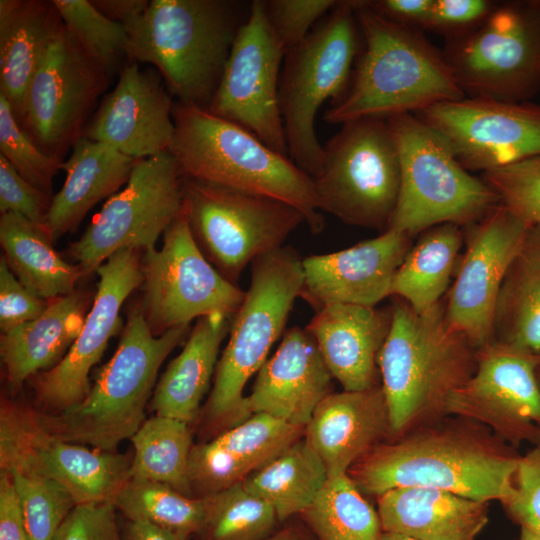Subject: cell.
Segmentation results:
<instances>
[{
	"instance_id": "cell-1",
	"label": "cell",
	"mask_w": 540,
	"mask_h": 540,
	"mask_svg": "<svg viewBox=\"0 0 540 540\" xmlns=\"http://www.w3.org/2000/svg\"><path fill=\"white\" fill-rule=\"evenodd\" d=\"M520 456L483 424L448 415L378 444L348 475L363 494L375 497L395 488L429 487L502 504L512 493Z\"/></svg>"
},
{
	"instance_id": "cell-2",
	"label": "cell",
	"mask_w": 540,
	"mask_h": 540,
	"mask_svg": "<svg viewBox=\"0 0 540 540\" xmlns=\"http://www.w3.org/2000/svg\"><path fill=\"white\" fill-rule=\"evenodd\" d=\"M362 46L347 90L326 110L329 124L416 114L466 95L439 51L419 29L398 24L356 0Z\"/></svg>"
},
{
	"instance_id": "cell-3",
	"label": "cell",
	"mask_w": 540,
	"mask_h": 540,
	"mask_svg": "<svg viewBox=\"0 0 540 540\" xmlns=\"http://www.w3.org/2000/svg\"><path fill=\"white\" fill-rule=\"evenodd\" d=\"M250 3L152 0L123 23L126 57L157 68L172 97L208 109Z\"/></svg>"
},
{
	"instance_id": "cell-4",
	"label": "cell",
	"mask_w": 540,
	"mask_h": 540,
	"mask_svg": "<svg viewBox=\"0 0 540 540\" xmlns=\"http://www.w3.org/2000/svg\"><path fill=\"white\" fill-rule=\"evenodd\" d=\"M391 308L378 366L393 439L448 416L450 398L475 371L478 349L449 325L441 303L417 313L395 297Z\"/></svg>"
},
{
	"instance_id": "cell-5",
	"label": "cell",
	"mask_w": 540,
	"mask_h": 540,
	"mask_svg": "<svg viewBox=\"0 0 540 540\" xmlns=\"http://www.w3.org/2000/svg\"><path fill=\"white\" fill-rule=\"evenodd\" d=\"M169 152L183 177L263 195L298 209L314 234L325 226L313 179L289 156L207 109L174 101Z\"/></svg>"
},
{
	"instance_id": "cell-6",
	"label": "cell",
	"mask_w": 540,
	"mask_h": 540,
	"mask_svg": "<svg viewBox=\"0 0 540 540\" xmlns=\"http://www.w3.org/2000/svg\"><path fill=\"white\" fill-rule=\"evenodd\" d=\"M190 331V325H184L155 336L141 309L134 308L116 351L97 373L84 400L59 413L38 412L40 423L62 440L115 451L145 421L158 371Z\"/></svg>"
},
{
	"instance_id": "cell-7",
	"label": "cell",
	"mask_w": 540,
	"mask_h": 540,
	"mask_svg": "<svg viewBox=\"0 0 540 540\" xmlns=\"http://www.w3.org/2000/svg\"><path fill=\"white\" fill-rule=\"evenodd\" d=\"M302 260L295 249L283 246L251 263L250 284L232 318L205 406L211 423L228 429L241 422L244 386L268 359L300 297Z\"/></svg>"
},
{
	"instance_id": "cell-8",
	"label": "cell",
	"mask_w": 540,
	"mask_h": 540,
	"mask_svg": "<svg viewBox=\"0 0 540 540\" xmlns=\"http://www.w3.org/2000/svg\"><path fill=\"white\" fill-rule=\"evenodd\" d=\"M356 0L338 1L297 46L289 50L279 79V105L288 155L313 177L323 160L315 119L323 103L348 88L362 37Z\"/></svg>"
},
{
	"instance_id": "cell-9",
	"label": "cell",
	"mask_w": 540,
	"mask_h": 540,
	"mask_svg": "<svg viewBox=\"0 0 540 540\" xmlns=\"http://www.w3.org/2000/svg\"><path fill=\"white\" fill-rule=\"evenodd\" d=\"M386 120L401 168L400 193L389 228L413 237L443 223L466 227L500 203L493 189L470 174L444 138L416 114Z\"/></svg>"
},
{
	"instance_id": "cell-10",
	"label": "cell",
	"mask_w": 540,
	"mask_h": 540,
	"mask_svg": "<svg viewBox=\"0 0 540 540\" xmlns=\"http://www.w3.org/2000/svg\"><path fill=\"white\" fill-rule=\"evenodd\" d=\"M320 210L349 225L386 231L398 203L401 168L397 146L384 118L341 124L323 146L312 177Z\"/></svg>"
},
{
	"instance_id": "cell-11",
	"label": "cell",
	"mask_w": 540,
	"mask_h": 540,
	"mask_svg": "<svg viewBox=\"0 0 540 540\" xmlns=\"http://www.w3.org/2000/svg\"><path fill=\"white\" fill-rule=\"evenodd\" d=\"M182 212L209 263L237 285L256 258L283 247L305 218L271 197L183 177Z\"/></svg>"
},
{
	"instance_id": "cell-12",
	"label": "cell",
	"mask_w": 540,
	"mask_h": 540,
	"mask_svg": "<svg viewBox=\"0 0 540 540\" xmlns=\"http://www.w3.org/2000/svg\"><path fill=\"white\" fill-rule=\"evenodd\" d=\"M443 54L468 97L525 102L540 90V0L497 2Z\"/></svg>"
},
{
	"instance_id": "cell-13",
	"label": "cell",
	"mask_w": 540,
	"mask_h": 540,
	"mask_svg": "<svg viewBox=\"0 0 540 540\" xmlns=\"http://www.w3.org/2000/svg\"><path fill=\"white\" fill-rule=\"evenodd\" d=\"M132 456L62 440L40 423L38 411L2 399L0 471L38 473L61 484L76 505L114 502L131 478Z\"/></svg>"
},
{
	"instance_id": "cell-14",
	"label": "cell",
	"mask_w": 540,
	"mask_h": 540,
	"mask_svg": "<svg viewBox=\"0 0 540 540\" xmlns=\"http://www.w3.org/2000/svg\"><path fill=\"white\" fill-rule=\"evenodd\" d=\"M183 176L164 151L136 162L124 189L103 205L67 253L88 276L121 249L155 248L182 210Z\"/></svg>"
},
{
	"instance_id": "cell-15",
	"label": "cell",
	"mask_w": 540,
	"mask_h": 540,
	"mask_svg": "<svg viewBox=\"0 0 540 540\" xmlns=\"http://www.w3.org/2000/svg\"><path fill=\"white\" fill-rule=\"evenodd\" d=\"M140 309L155 336L197 318L233 317L245 292L226 280L196 245L181 210L163 234L160 249L143 252Z\"/></svg>"
},
{
	"instance_id": "cell-16",
	"label": "cell",
	"mask_w": 540,
	"mask_h": 540,
	"mask_svg": "<svg viewBox=\"0 0 540 540\" xmlns=\"http://www.w3.org/2000/svg\"><path fill=\"white\" fill-rule=\"evenodd\" d=\"M108 77L61 20L26 91L20 125L42 151L62 159L83 136Z\"/></svg>"
},
{
	"instance_id": "cell-17",
	"label": "cell",
	"mask_w": 540,
	"mask_h": 540,
	"mask_svg": "<svg viewBox=\"0 0 540 540\" xmlns=\"http://www.w3.org/2000/svg\"><path fill=\"white\" fill-rule=\"evenodd\" d=\"M285 55L268 21L264 0L252 1L207 110L289 156L279 105L280 68Z\"/></svg>"
},
{
	"instance_id": "cell-18",
	"label": "cell",
	"mask_w": 540,
	"mask_h": 540,
	"mask_svg": "<svg viewBox=\"0 0 540 540\" xmlns=\"http://www.w3.org/2000/svg\"><path fill=\"white\" fill-rule=\"evenodd\" d=\"M416 115L468 171H492L540 155V104L481 97L437 103Z\"/></svg>"
},
{
	"instance_id": "cell-19",
	"label": "cell",
	"mask_w": 540,
	"mask_h": 540,
	"mask_svg": "<svg viewBox=\"0 0 540 540\" xmlns=\"http://www.w3.org/2000/svg\"><path fill=\"white\" fill-rule=\"evenodd\" d=\"M539 363L538 356L491 341L477 350L475 371L450 398L447 415L483 424L514 448L540 444Z\"/></svg>"
},
{
	"instance_id": "cell-20",
	"label": "cell",
	"mask_w": 540,
	"mask_h": 540,
	"mask_svg": "<svg viewBox=\"0 0 540 540\" xmlns=\"http://www.w3.org/2000/svg\"><path fill=\"white\" fill-rule=\"evenodd\" d=\"M93 304L76 340L52 368L31 378L43 413H59L84 400L90 391L89 373L101 359L109 340L121 328L120 309L143 282L138 250L121 249L97 269Z\"/></svg>"
},
{
	"instance_id": "cell-21",
	"label": "cell",
	"mask_w": 540,
	"mask_h": 540,
	"mask_svg": "<svg viewBox=\"0 0 540 540\" xmlns=\"http://www.w3.org/2000/svg\"><path fill=\"white\" fill-rule=\"evenodd\" d=\"M530 223L503 204L464 228L466 250L444 306L449 325L480 349L491 342L498 290Z\"/></svg>"
},
{
	"instance_id": "cell-22",
	"label": "cell",
	"mask_w": 540,
	"mask_h": 540,
	"mask_svg": "<svg viewBox=\"0 0 540 540\" xmlns=\"http://www.w3.org/2000/svg\"><path fill=\"white\" fill-rule=\"evenodd\" d=\"M411 238L389 228L347 249L303 258L300 297L316 312L334 303L376 306L390 296L393 277L411 248Z\"/></svg>"
},
{
	"instance_id": "cell-23",
	"label": "cell",
	"mask_w": 540,
	"mask_h": 540,
	"mask_svg": "<svg viewBox=\"0 0 540 540\" xmlns=\"http://www.w3.org/2000/svg\"><path fill=\"white\" fill-rule=\"evenodd\" d=\"M173 104L162 77L130 63L122 68L115 88L104 97L83 135L136 160L154 156L171 145Z\"/></svg>"
},
{
	"instance_id": "cell-24",
	"label": "cell",
	"mask_w": 540,
	"mask_h": 540,
	"mask_svg": "<svg viewBox=\"0 0 540 540\" xmlns=\"http://www.w3.org/2000/svg\"><path fill=\"white\" fill-rule=\"evenodd\" d=\"M332 379L312 335L306 328L292 327L257 372L243 403L241 422L263 413L305 427L317 405L332 392Z\"/></svg>"
},
{
	"instance_id": "cell-25",
	"label": "cell",
	"mask_w": 540,
	"mask_h": 540,
	"mask_svg": "<svg viewBox=\"0 0 540 540\" xmlns=\"http://www.w3.org/2000/svg\"><path fill=\"white\" fill-rule=\"evenodd\" d=\"M305 427L253 414L211 441L193 445L189 458L192 495L206 497L242 482L304 436Z\"/></svg>"
},
{
	"instance_id": "cell-26",
	"label": "cell",
	"mask_w": 540,
	"mask_h": 540,
	"mask_svg": "<svg viewBox=\"0 0 540 540\" xmlns=\"http://www.w3.org/2000/svg\"><path fill=\"white\" fill-rule=\"evenodd\" d=\"M392 323V308L334 303L306 326L332 377L345 391L381 383L378 359Z\"/></svg>"
},
{
	"instance_id": "cell-27",
	"label": "cell",
	"mask_w": 540,
	"mask_h": 540,
	"mask_svg": "<svg viewBox=\"0 0 540 540\" xmlns=\"http://www.w3.org/2000/svg\"><path fill=\"white\" fill-rule=\"evenodd\" d=\"M303 437L329 477L347 474L360 458L390 438L381 384L361 391L328 394L315 408Z\"/></svg>"
},
{
	"instance_id": "cell-28",
	"label": "cell",
	"mask_w": 540,
	"mask_h": 540,
	"mask_svg": "<svg viewBox=\"0 0 540 540\" xmlns=\"http://www.w3.org/2000/svg\"><path fill=\"white\" fill-rule=\"evenodd\" d=\"M384 532L416 540H476L489 521V502L429 487H401L376 497Z\"/></svg>"
},
{
	"instance_id": "cell-29",
	"label": "cell",
	"mask_w": 540,
	"mask_h": 540,
	"mask_svg": "<svg viewBox=\"0 0 540 540\" xmlns=\"http://www.w3.org/2000/svg\"><path fill=\"white\" fill-rule=\"evenodd\" d=\"M137 161L106 143L81 136L60 165L65 182L53 195L45 223L52 240L76 229L99 201L127 184Z\"/></svg>"
},
{
	"instance_id": "cell-30",
	"label": "cell",
	"mask_w": 540,
	"mask_h": 540,
	"mask_svg": "<svg viewBox=\"0 0 540 540\" xmlns=\"http://www.w3.org/2000/svg\"><path fill=\"white\" fill-rule=\"evenodd\" d=\"M91 294L76 289L49 301L38 318L1 333L0 356L11 388L54 367L78 337L90 310Z\"/></svg>"
},
{
	"instance_id": "cell-31",
	"label": "cell",
	"mask_w": 540,
	"mask_h": 540,
	"mask_svg": "<svg viewBox=\"0 0 540 540\" xmlns=\"http://www.w3.org/2000/svg\"><path fill=\"white\" fill-rule=\"evenodd\" d=\"M232 318L215 313L197 319L182 351L169 363L155 386L150 405L156 415L189 424L197 418Z\"/></svg>"
},
{
	"instance_id": "cell-32",
	"label": "cell",
	"mask_w": 540,
	"mask_h": 540,
	"mask_svg": "<svg viewBox=\"0 0 540 540\" xmlns=\"http://www.w3.org/2000/svg\"><path fill=\"white\" fill-rule=\"evenodd\" d=\"M60 22L52 1H0V91L17 119L29 84Z\"/></svg>"
},
{
	"instance_id": "cell-33",
	"label": "cell",
	"mask_w": 540,
	"mask_h": 540,
	"mask_svg": "<svg viewBox=\"0 0 540 540\" xmlns=\"http://www.w3.org/2000/svg\"><path fill=\"white\" fill-rule=\"evenodd\" d=\"M491 341L540 357V224L530 223L496 297Z\"/></svg>"
},
{
	"instance_id": "cell-34",
	"label": "cell",
	"mask_w": 540,
	"mask_h": 540,
	"mask_svg": "<svg viewBox=\"0 0 540 540\" xmlns=\"http://www.w3.org/2000/svg\"><path fill=\"white\" fill-rule=\"evenodd\" d=\"M45 225L14 213H1L2 255L16 278L45 300L71 294L85 277L79 264L67 262L53 246Z\"/></svg>"
},
{
	"instance_id": "cell-35",
	"label": "cell",
	"mask_w": 540,
	"mask_h": 540,
	"mask_svg": "<svg viewBox=\"0 0 540 540\" xmlns=\"http://www.w3.org/2000/svg\"><path fill=\"white\" fill-rule=\"evenodd\" d=\"M463 240V227L453 223L420 233L393 277L390 296L405 301L417 313L439 305L454 274Z\"/></svg>"
},
{
	"instance_id": "cell-36",
	"label": "cell",
	"mask_w": 540,
	"mask_h": 540,
	"mask_svg": "<svg viewBox=\"0 0 540 540\" xmlns=\"http://www.w3.org/2000/svg\"><path fill=\"white\" fill-rule=\"evenodd\" d=\"M328 477L324 464L303 437L242 483L273 507L281 523L307 509Z\"/></svg>"
},
{
	"instance_id": "cell-37",
	"label": "cell",
	"mask_w": 540,
	"mask_h": 540,
	"mask_svg": "<svg viewBox=\"0 0 540 540\" xmlns=\"http://www.w3.org/2000/svg\"><path fill=\"white\" fill-rule=\"evenodd\" d=\"M130 440L134 449L131 477L159 482L194 497L188 474L193 447L189 423L155 415Z\"/></svg>"
},
{
	"instance_id": "cell-38",
	"label": "cell",
	"mask_w": 540,
	"mask_h": 540,
	"mask_svg": "<svg viewBox=\"0 0 540 540\" xmlns=\"http://www.w3.org/2000/svg\"><path fill=\"white\" fill-rule=\"evenodd\" d=\"M363 495L348 473L328 477L299 515L317 540H380L378 511Z\"/></svg>"
},
{
	"instance_id": "cell-39",
	"label": "cell",
	"mask_w": 540,
	"mask_h": 540,
	"mask_svg": "<svg viewBox=\"0 0 540 540\" xmlns=\"http://www.w3.org/2000/svg\"><path fill=\"white\" fill-rule=\"evenodd\" d=\"M113 504L130 521H144L188 540L202 527L206 515L205 497L187 496L151 480L131 477Z\"/></svg>"
},
{
	"instance_id": "cell-40",
	"label": "cell",
	"mask_w": 540,
	"mask_h": 540,
	"mask_svg": "<svg viewBox=\"0 0 540 540\" xmlns=\"http://www.w3.org/2000/svg\"><path fill=\"white\" fill-rule=\"evenodd\" d=\"M198 540H266L280 523L273 507L251 494L242 482L206 496Z\"/></svg>"
},
{
	"instance_id": "cell-41",
	"label": "cell",
	"mask_w": 540,
	"mask_h": 540,
	"mask_svg": "<svg viewBox=\"0 0 540 540\" xmlns=\"http://www.w3.org/2000/svg\"><path fill=\"white\" fill-rule=\"evenodd\" d=\"M64 26L108 73L126 56L123 24L104 16L87 0L52 1Z\"/></svg>"
},
{
	"instance_id": "cell-42",
	"label": "cell",
	"mask_w": 540,
	"mask_h": 540,
	"mask_svg": "<svg viewBox=\"0 0 540 540\" xmlns=\"http://www.w3.org/2000/svg\"><path fill=\"white\" fill-rule=\"evenodd\" d=\"M29 540H52L56 530L76 505L57 481L38 473H13Z\"/></svg>"
},
{
	"instance_id": "cell-43",
	"label": "cell",
	"mask_w": 540,
	"mask_h": 540,
	"mask_svg": "<svg viewBox=\"0 0 540 540\" xmlns=\"http://www.w3.org/2000/svg\"><path fill=\"white\" fill-rule=\"evenodd\" d=\"M0 154L29 183L49 195L63 160L42 151L20 125L13 109L0 91Z\"/></svg>"
},
{
	"instance_id": "cell-44",
	"label": "cell",
	"mask_w": 540,
	"mask_h": 540,
	"mask_svg": "<svg viewBox=\"0 0 540 540\" xmlns=\"http://www.w3.org/2000/svg\"><path fill=\"white\" fill-rule=\"evenodd\" d=\"M501 204L529 223L540 224V155L483 174Z\"/></svg>"
},
{
	"instance_id": "cell-45",
	"label": "cell",
	"mask_w": 540,
	"mask_h": 540,
	"mask_svg": "<svg viewBox=\"0 0 540 540\" xmlns=\"http://www.w3.org/2000/svg\"><path fill=\"white\" fill-rule=\"evenodd\" d=\"M336 0H264L273 33L285 53L301 43Z\"/></svg>"
},
{
	"instance_id": "cell-46",
	"label": "cell",
	"mask_w": 540,
	"mask_h": 540,
	"mask_svg": "<svg viewBox=\"0 0 540 540\" xmlns=\"http://www.w3.org/2000/svg\"><path fill=\"white\" fill-rule=\"evenodd\" d=\"M512 488L502 503L506 514L520 529L540 533V444L520 456Z\"/></svg>"
},
{
	"instance_id": "cell-47",
	"label": "cell",
	"mask_w": 540,
	"mask_h": 540,
	"mask_svg": "<svg viewBox=\"0 0 540 540\" xmlns=\"http://www.w3.org/2000/svg\"><path fill=\"white\" fill-rule=\"evenodd\" d=\"M53 195L25 180L0 154V212L14 213L45 225Z\"/></svg>"
},
{
	"instance_id": "cell-48",
	"label": "cell",
	"mask_w": 540,
	"mask_h": 540,
	"mask_svg": "<svg viewBox=\"0 0 540 540\" xmlns=\"http://www.w3.org/2000/svg\"><path fill=\"white\" fill-rule=\"evenodd\" d=\"M116 510L112 502L77 504L52 540H119Z\"/></svg>"
},
{
	"instance_id": "cell-49",
	"label": "cell",
	"mask_w": 540,
	"mask_h": 540,
	"mask_svg": "<svg viewBox=\"0 0 540 540\" xmlns=\"http://www.w3.org/2000/svg\"><path fill=\"white\" fill-rule=\"evenodd\" d=\"M48 300L26 288L11 272L3 256L0 258V328L2 333L38 318L46 310Z\"/></svg>"
},
{
	"instance_id": "cell-50",
	"label": "cell",
	"mask_w": 540,
	"mask_h": 540,
	"mask_svg": "<svg viewBox=\"0 0 540 540\" xmlns=\"http://www.w3.org/2000/svg\"><path fill=\"white\" fill-rule=\"evenodd\" d=\"M497 2L489 0H433L424 30L456 37L478 27Z\"/></svg>"
},
{
	"instance_id": "cell-51",
	"label": "cell",
	"mask_w": 540,
	"mask_h": 540,
	"mask_svg": "<svg viewBox=\"0 0 540 540\" xmlns=\"http://www.w3.org/2000/svg\"><path fill=\"white\" fill-rule=\"evenodd\" d=\"M0 540H29L12 477L0 471Z\"/></svg>"
},
{
	"instance_id": "cell-52",
	"label": "cell",
	"mask_w": 540,
	"mask_h": 540,
	"mask_svg": "<svg viewBox=\"0 0 540 540\" xmlns=\"http://www.w3.org/2000/svg\"><path fill=\"white\" fill-rule=\"evenodd\" d=\"M380 15L407 27L424 29L433 0H366Z\"/></svg>"
},
{
	"instance_id": "cell-53",
	"label": "cell",
	"mask_w": 540,
	"mask_h": 540,
	"mask_svg": "<svg viewBox=\"0 0 540 540\" xmlns=\"http://www.w3.org/2000/svg\"><path fill=\"white\" fill-rule=\"evenodd\" d=\"M147 0H93L91 3L108 19L123 24L146 10Z\"/></svg>"
},
{
	"instance_id": "cell-54",
	"label": "cell",
	"mask_w": 540,
	"mask_h": 540,
	"mask_svg": "<svg viewBox=\"0 0 540 540\" xmlns=\"http://www.w3.org/2000/svg\"><path fill=\"white\" fill-rule=\"evenodd\" d=\"M124 540H185L179 535L144 521H128Z\"/></svg>"
},
{
	"instance_id": "cell-55",
	"label": "cell",
	"mask_w": 540,
	"mask_h": 540,
	"mask_svg": "<svg viewBox=\"0 0 540 540\" xmlns=\"http://www.w3.org/2000/svg\"><path fill=\"white\" fill-rule=\"evenodd\" d=\"M266 540H309V537L300 529L289 526L277 530Z\"/></svg>"
},
{
	"instance_id": "cell-56",
	"label": "cell",
	"mask_w": 540,
	"mask_h": 540,
	"mask_svg": "<svg viewBox=\"0 0 540 540\" xmlns=\"http://www.w3.org/2000/svg\"><path fill=\"white\" fill-rule=\"evenodd\" d=\"M380 540H416L409 536L402 534L392 533V532H382Z\"/></svg>"
},
{
	"instance_id": "cell-57",
	"label": "cell",
	"mask_w": 540,
	"mask_h": 540,
	"mask_svg": "<svg viewBox=\"0 0 540 540\" xmlns=\"http://www.w3.org/2000/svg\"><path fill=\"white\" fill-rule=\"evenodd\" d=\"M519 540H540V533H535L521 528Z\"/></svg>"
},
{
	"instance_id": "cell-58",
	"label": "cell",
	"mask_w": 540,
	"mask_h": 540,
	"mask_svg": "<svg viewBox=\"0 0 540 540\" xmlns=\"http://www.w3.org/2000/svg\"><path fill=\"white\" fill-rule=\"evenodd\" d=\"M536 376H537V380H538V383H539V386H540V363H539V365L537 366V369H536Z\"/></svg>"
}]
</instances>
